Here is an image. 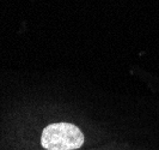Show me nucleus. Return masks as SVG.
Listing matches in <instances>:
<instances>
[{"instance_id":"1","label":"nucleus","mask_w":159,"mask_h":150,"mask_svg":"<svg viewBox=\"0 0 159 150\" xmlns=\"http://www.w3.org/2000/svg\"><path fill=\"white\" fill-rule=\"evenodd\" d=\"M84 136L75 125L56 123L48 125L41 137V144L47 150H73L83 145Z\"/></svg>"}]
</instances>
